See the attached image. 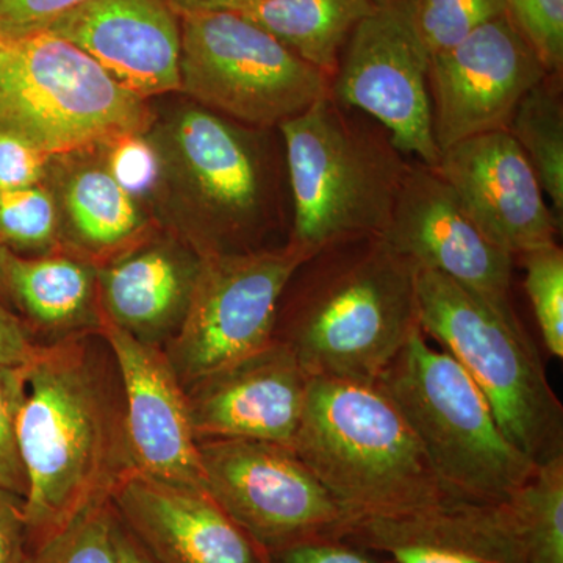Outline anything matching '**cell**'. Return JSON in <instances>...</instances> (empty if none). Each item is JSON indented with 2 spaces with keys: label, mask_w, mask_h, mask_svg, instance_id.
<instances>
[{
  "label": "cell",
  "mask_w": 563,
  "mask_h": 563,
  "mask_svg": "<svg viewBox=\"0 0 563 563\" xmlns=\"http://www.w3.org/2000/svg\"><path fill=\"white\" fill-rule=\"evenodd\" d=\"M91 336L43 344L27 368L18 439L27 476L29 550L110 499L135 472L120 376L114 362L109 365V347L96 350Z\"/></svg>",
  "instance_id": "cell-1"
},
{
  "label": "cell",
  "mask_w": 563,
  "mask_h": 563,
  "mask_svg": "<svg viewBox=\"0 0 563 563\" xmlns=\"http://www.w3.org/2000/svg\"><path fill=\"white\" fill-rule=\"evenodd\" d=\"M417 273L380 235L322 247L288 282L274 340L309 379L376 384L420 329Z\"/></svg>",
  "instance_id": "cell-2"
},
{
  "label": "cell",
  "mask_w": 563,
  "mask_h": 563,
  "mask_svg": "<svg viewBox=\"0 0 563 563\" xmlns=\"http://www.w3.org/2000/svg\"><path fill=\"white\" fill-rule=\"evenodd\" d=\"M272 131L188 101L152 122L161 161L158 199L179 239L199 255L263 250L282 221L280 173Z\"/></svg>",
  "instance_id": "cell-3"
},
{
  "label": "cell",
  "mask_w": 563,
  "mask_h": 563,
  "mask_svg": "<svg viewBox=\"0 0 563 563\" xmlns=\"http://www.w3.org/2000/svg\"><path fill=\"white\" fill-rule=\"evenodd\" d=\"M291 196L288 243L322 247L384 235L412 158L379 122L331 92L277 129Z\"/></svg>",
  "instance_id": "cell-4"
},
{
  "label": "cell",
  "mask_w": 563,
  "mask_h": 563,
  "mask_svg": "<svg viewBox=\"0 0 563 563\" xmlns=\"http://www.w3.org/2000/svg\"><path fill=\"white\" fill-rule=\"evenodd\" d=\"M290 448L351 520L450 498L409 422L376 384L309 379Z\"/></svg>",
  "instance_id": "cell-5"
},
{
  "label": "cell",
  "mask_w": 563,
  "mask_h": 563,
  "mask_svg": "<svg viewBox=\"0 0 563 563\" xmlns=\"http://www.w3.org/2000/svg\"><path fill=\"white\" fill-rule=\"evenodd\" d=\"M409 422L450 498L503 504L532 476L529 461L504 437L483 391L446 351L417 329L376 380Z\"/></svg>",
  "instance_id": "cell-6"
},
{
  "label": "cell",
  "mask_w": 563,
  "mask_h": 563,
  "mask_svg": "<svg viewBox=\"0 0 563 563\" xmlns=\"http://www.w3.org/2000/svg\"><path fill=\"white\" fill-rule=\"evenodd\" d=\"M418 324L472 376L507 440L536 465L563 455V407L520 320L450 277L418 268Z\"/></svg>",
  "instance_id": "cell-7"
},
{
  "label": "cell",
  "mask_w": 563,
  "mask_h": 563,
  "mask_svg": "<svg viewBox=\"0 0 563 563\" xmlns=\"http://www.w3.org/2000/svg\"><path fill=\"white\" fill-rule=\"evenodd\" d=\"M146 99L69 41L44 32L0 38V129L49 157L150 131Z\"/></svg>",
  "instance_id": "cell-8"
},
{
  "label": "cell",
  "mask_w": 563,
  "mask_h": 563,
  "mask_svg": "<svg viewBox=\"0 0 563 563\" xmlns=\"http://www.w3.org/2000/svg\"><path fill=\"white\" fill-rule=\"evenodd\" d=\"M180 92L254 129L284 122L331 92V79L236 11L180 16Z\"/></svg>",
  "instance_id": "cell-9"
},
{
  "label": "cell",
  "mask_w": 563,
  "mask_h": 563,
  "mask_svg": "<svg viewBox=\"0 0 563 563\" xmlns=\"http://www.w3.org/2000/svg\"><path fill=\"white\" fill-rule=\"evenodd\" d=\"M309 257L288 242L202 255L187 317L163 346L184 388L274 342L282 295Z\"/></svg>",
  "instance_id": "cell-10"
},
{
  "label": "cell",
  "mask_w": 563,
  "mask_h": 563,
  "mask_svg": "<svg viewBox=\"0 0 563 563\" xmlns=\"http://www.w3.org/2000/svg\"><path fill=\"white\" fill-rule=\"evenodd\" d=\"M206 490L269 554L340 540L351 517L290 446L198 440Z\"/></svg>",
  "instance_id": "cell-11"
},
{
  "label": "cell",
  "mask_w": 563,
  "mask_h": 563,
  "mask_svg": "<svg viewBox=\"0 0 563 563\" xmlns=\"http://www.w3.org/2000/svg\"><path fill=\"white\" fill-rule=\"evenodd\" d=\"M429 54L407 0H380L354 29L331 80V96L390 133L406 157L435 168Z\"/></svg>",
  "instance_id": "cell-12"
},
{
  "label": "cell",
  "mask_w": 563,
  "mask_h": 563,
  "mask_svg": "<svg viewBox=\"0 0 563 563\" xmlns=\"http://www.w3.org/2000/svg\"><path fill=\"white\" fill-rule=\"evenodd\" d=\"M547 76L507 14L453 49L432 55L429 96L440 152L472 136L507 131L521 99Z\"/></svg>",
  "instance_id": "cell-13"
},
{
  "label": "cell",
  "mask_w": 563,
  "mask_h": 563,
  "mask_svg": "<svg viewBox=\"0 0 563 563\" xmlns=\"http://www.w3.org/2000/svg\"><path fill=\"white\" fill-rule=\"evenodd\" d=\"M383 236L417 268L450 277L503 317L520 320L512 302L514 255L484 235L431 166L410 162Z\"/></svg>",
  "instance_id": "cell-14"
},
{
  "label": "cell",
  "mask_w": 563,
  "mask_h": 563,
  "mask_svg": "<svg viewBox=\"0 0 563 563\" xmlns=\"http://www.w3.org/2000/svg\"><path fill=\"white\" fill-rule=\"evenodd\" d=\"M98 335L120 376L125 435L135 472L206 488L187 391L163 347L140 342L103 314Z\"/></svg>",
  "instance_id": "cell-15"
},
{
  "label": "cell",
  "mask_w": 563,
  "mask_h": 563,
  "mask_svg": "<svg viewBox=\"0 0 563 563\" xmlns=\"http://www.w3.org/2000/svg\"><path fill=\"white\" fill-rule=\"evenodd\" d=\"M437 173L477 228L514 257L558 243L561 231L531 163L509 131L483 133L440 152Z\"/></svg>",
  "instance_id": "cell-16"
},
{
  "label": "cell",
  "mask_w": 563,
  "mask_h": 563,
  "mask_svg": "<svg viewBox=\"0 0 563 563\" xmlns=\"http://www.w3.org/2000/svg\"><path fill=\"white\" fill-rule=\"evenodd\" d=\"M110 501L155 563H274L206 488L132 472Z\"/></svg>",
  "instance_id": "cell-17"
},
{
  "label": "cell",
  "mask_w": 563,
  "mask_h": 563,
  "mask_svg": "<svg viewBox=\"0 0 563 563\" xmlns=\"http://www.w3.org/2000/svg\"><path fill=\"white\" fill-rule=\"evenodd\" d=\"M309 376L274 342L185 388L198 440H258L291 446L301 424Z\"/></svg>",
  "instance_id": "cell-18"
},
{
  "label": "cell",
  "mask_w": 563,
  "mask_h": 563,
  "mask_svg": "<svg viewBox=\"0 0 563 563\" xmlns=\"http://www.w3.org/2000/svg\"><path fill=\"white\" fill-rule=\"evenodd\" d=\"M343 540L393 563H528L507 503L443 498L412 512L355 518Z\"/></svg>",
  "instance_id": "cell-19"
},
{
  "label": "cell",
  "mask_w": 563,
  "mask_h": 563,
  "mask_svg": "<svg viewBox=\"0 0 563 563\" xmlns=\"http://www.w3.org/2000/svg\"><path fill=\"white\" fill-rule=\"evenodd\" d=\"M49 33L146 101L180 90V16L168 0H85Z\"/></svg>",
  "instance_id": "cell-20"
},
{
  "label": "cell",
  "mask_w": 563,
  "mask_h": 563,
  "mask_svg": "<svg viewBox=\"0 0 563 563\" xmlns=\"http://www.w3.org/2000/svg\"><path fill=\"white\" fill-rule=\"evenodd\" d=\"M202 255L176 233L154 235L98 265L103 318L140 342L163 347L179 332Z\"/></svg>",
  "instance_id": "cell-21"
},
{
  "label": "cell",
  "mask_w": 563,
  "mask_h": 563,
  "mask_svg": "<svg viewBox=\"0 0 563 563\" xmlns=\"http://www.w3.org/2000/svg\"><path fill=\"white\" fill-rule=\"evenodd\" d=\"M46 184L57 201L62 251L101 265L152 233L150 214L111 176L101 146L52 157Z\"/></svg>",
  "instance_id": "cell-22"
},
{
  "label": "cell",
  "mask_w": 563,
  "mask_h": 563,
  "mask_svg": "<svg viewBox=\"0 0 563 563\" xmlns=\"http://www.w3.org/2000/svg\"><path fill=\"white\" fill-rule=\"evenodd\" d=\"M11 306L55 342L98 335L102 310L98 265L60 251L38 257L13 254L9 266ZM54 342V343H55Z\"/></svg>",
  "instance_id": "cell-23"
},
{
  "label": "cell",
  "mask_w": 563,
  "mask_h": 563,
  "mask_svg": "<svg viewBox=\"0 0 563 563\" xmlns=\"http://www.w3.org/2000/svg\"><path fill=\"white\" fill-rule=\"evenodd\" d=\"M377 0H255L236 13L332 80L351 33Z\"/></svg>",
  "instance_id": "cell-24"
},
{
  "label": "cell",
  "mask_w": 563,
  "mask_h": 563,
  "mask_svg": "<svg viewBox=\"0 0 563 563\" xmlns=\"http://www.w3.org/2000/svg\"><path fill=\"white\" fill-rule=\"evenodd\" d=\"M562 77L547 76L521 99L509 131L550 198L559 224L563 214Z\"/></svg>",
  "instance_id": "cell-25"
},
{
  "label": "cell",
  "mask_w": 563,
  "mask_h": 563,
  "mask_svg": "<svg viewBox=\"0 0 563 563\" xmlns=\"http://www.w3.org/2000/svg\"><path fill=\"white\" fill-rule=\"evenodd\" d=\"M507 506L528 563H563V455L537 465Z\"/></svg>",
  "instance_id": "cell-26"
},
{
  "label": "cell",
  "mask_w": 563,
  "mask_h": 563,
  "mask_svg": "<svg viewBox=\"0 0 563 563\" xmlns=\"http://www.w3.org/2000/svg\"><path fill=\"white\" fill-rule=\"evenodd\" d=\"M0 243L21 257L62 251L57 201L46 181L0 191Z\"/></svg>",
  "instance_id": "cell-27"
},
{
  "label": "cell",
  "mask_w": 563,
  "mask_h": 563,
  "mask_svg": "<svg viewBox=\"0 0 563 563\" xmlns=\"http://www.w3.org/2000/svg\"><path fill=\"white\" fill-rule=\"evenodd\" d=\"M429 57L453 49L484 24L506 14L504 0H407Z\"/></svg>",
  "instance_id": "cell-28"
},
{
  "label": "cell",
  "mask_w": 563,
  "mask_h": 563,
  "mask_svg": "<svg viewBox=\"0 0 563 563\" xmlns=\"http://www.w3.org/2000/svg\"><path fill=\"white\" fill-rule=\"evenodd\" d=\"M118 517L110 499L85 510L49 542L29 550L25 563H118Z\"/></svg>",
  "instance_id": "cell-29"
},
{
  "label": "cell",
  "mask_w": 563,
  "mask_h": 563,
  "mask_svg": "<svg viewBox=\"0 0 563 563\" xmlns=\"http://www.w3.org/2000/svg\"><path fill=\"white\" fill-rule=\"evenodd\" d=\"M526 272L525 288L547 350L563 357V251L558 243L518 255Z\"/></svg>",
  "instance_id": "cell-30"
},
{
  "label": "cell",
  "mask_w": 563,
  "mask_h": 563,
  "mask_svg": "<svg viewBox=\"0 0 563 563\" xmlns=\"http://www.w3.org/2000/svg\"><path fill=\"white\" fill-rule=\"evenodd\" d=\"M29 366L0 365V488L25 498L27 476L18 439L20 415L27 396Z\"/></svg>",
  "instance_id": "cell-31"
},
{
  "label": "cell",
  "mask_w": 563,
  "mask_h": 563,
  "mask_svg": "<svg viewBox=\"0 0 563 563\" xmlns=\"http://www.w3.org/2000/svg\"><path fill=\"white\" fill-rule=\"evenodd\" d=\"M506 14L542 63L548 76L562 77L563 0H504Z\"/></svg>",
  "instance_id": "cell-32"
},
{
  "label": "cell",
  "mask_w": 563,
  "mask_h": 563,
  "mask_svg": "<svg viewBox=\"0 0 563 563\" xmlns=\"http://www.w3.org/2000/svg\"><path fill=\"white\" fill-rule=\"evenodd\" d=\"M101 151L111 176L136 201L158 199L161 161L146 133L121 136L101 146Z\"/></svg>",
  "instance_id": "cell-33"
},
{
  "label": "cell",
  "mask_w": 563,
  "mask_h": 563,
  "mask_svg": "<svg viewBox=\"0 0 563 563\" xmlns=\"http://www.w3.org/2000/svg\"><path fill=\"white\" fill-rule=\"evenodd\" d=\"M85 0H0V38L49 32Z\"/></svg>",
  "instance_id": "cell-34"
},
{
  "label": "cell",
  "mask_w": 563,
  "mask_h": 563,
  "mask_svg": "<svg viewBox=\"0 0 563 563\" xmlns=\"http://www.w3.org/2000/svg\"><path fill=\"white\" fill-rule=\"evenodd\" d=\"M51 158L31 141L0 129V191L44 184Z\"/></svg>",
  "instance_id": "cell-35"
},
{
  "label": "cell",
  "mask_w": 563,
  "mask_h": 563,
  "mask_svg": "<svg viewBox=\"0 0 563 563\" xmlns=\"http://www.w3.org/2000/svg\"><path fill=\"white\" fill-rule=\"evenodd\" d=\"M27 555L24 498L0 488V563H25Z\"/></svg>",
  "instance_id": "cell-36"
},
{
  "label": "cell",
  "mask_w": 563,
  "mask_h": 563,
  "mask_svg": "<svg viewBox=\"0 0 563 563\" xmlns=\"http://www.w3.org/2000/svg\"><path fill=\"white\" fill-rule=\"evenodd\" d=\"M274 563H380L376 555L347 540L299 544L273 555Z\"/></svg>",
  "instance_id": "cell-37"
},
{
  "label": "cell",
  "mask_w": 563,
  "mask_h": 563,
  "mask_svg": "<svg viewBox=\"0 0 563 563\" xmlns=\"http://www.w3.org/2000/svg\"><path fill=\"white\" fill-rule=\"evenodd\" d=\"M41 346L43 344L33 339L27 322L0 301V365L29 366L40 354Z\"/></svg>",
  "instance_id": "cell-38"
},
{
  "label": "cell",
  "mask_w": 563,
  "mask_h": 563,
  "mask_svg": "<svg viewBox=\"0 0 563 563\" xmlns=\"http://www.w3.org/2000/svg\"><path fill=\"white\" fill-rule=\"evenodd\" d=\"M179 16L211 13V11H239L255 0H168Z\"/></svg>",
  "instance_id": "cell-39"
},
{
  "label": "cell",
  "mask_w": 563,
  "mask_h": 563,
  "mask_svg": "<svg viewBox=\"0 0 563 563\" xmlns=\"http://www.w3.org/2000/svg\"><path fill=\"white\" fill-rule=\"evenodd\" d=\"M117 550L118 563H155L139 540L121 523L120 518H118Z\"/></svg>",
  "instance_id": "cell-40"
},
{
  "label": "cell",
  "mask_w": 563,
  "mask_h": 563,
  "mask_svg": "<svg viewBox=\"0 0 563 563\" xmlns=\"http://www.w3.org/2000/svg\"><path fill=\"white\" fill-rule=\"evenodd\" d=\"M13 252L0 243V301L11 307L9 291V266Z\"/></svg>",
  "instance_id": "cell-41"
},
{
  "label": "cell",
  "mask_w": 563,
  "mask_h": 563,
  "mask_svg": "<svg viewBox=\"0 0 563 563\" xmlns=\"http://www.w3.org/2000/svg\"><path fill=\"white\" fill-rule=\"evenodd\" d=\"M377 2H380V0H377Z\"/></svg>",
  "instance_id": "cell-42"
}]
</instances>
